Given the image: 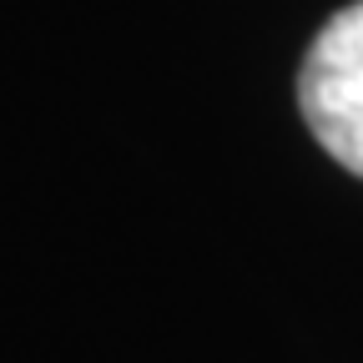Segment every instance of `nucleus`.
I'll use <instances>...</instances> for the list:
<instances>
[{
	"label": "nucleus",
	"instance_id": "obj_1",
	"mask_svg": "<svg viewBox=\"0 0 363 363\" xmlns=\"http://www.w3.org/2000/svg\"><path fill=\"white\" fill-rule=\"evenodd\" d=\"M298 106L318 147L363 177V0L313 35L298 71Z\"/></svg>",
	"mask_w": 363,
	"mask_h": 363
}]
</instances>
